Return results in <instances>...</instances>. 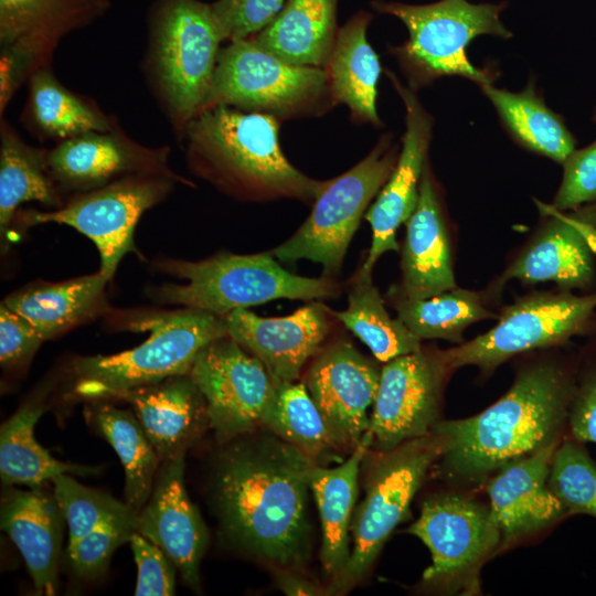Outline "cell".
Segmentation results:
<instances>
[{"mask_svg": "<svg viewBox=\"0 0 596 596\" xmlns=\"http://www.w3.org/2000/svg\"><path fill=\"white\" fill-rule=\"evenodd\" d=\"M225 444L211 482L222 536L274 568L300 571L311 552L308 493L317 464L267 430Z\"/></svg>", "mask_w": 596, "mask_h": 596, "instance_id": "6da1fadb", "label": "cell"}, {"mask_svg": "<svg viewBox=\"0 0 596 596\" xmlns=\"http://www.w3.org/2000/svg\"><path fill=\"white\" fill-rule=\"evenodd\" d=\"M576 385L554 364L522 371L511 389L481 413L434 426L441 477L478 483L504 465L558 440Z\"/></svg>", "mask_w": 596, "mask_h": 596, "instance_id": "7a4b0ae2", "label": "cell"}, {"mask_svg": "<svg viewBox=\"0 0 596 596\" xmlns=\"http://www.w3.org/2000/svg\"><path fill=\"white\" fill-rule=\"evenodd\" d=\"M276 118L214 106L189 124L183 139L192 173L244 202L297 200L313 203L327 180L298 170L285 156Z\"/></svg>", "mask_w": 596, "mask_h": 596, "instance_id": "3957f363", "label": "cell"}, {"mask_svg": "<svg viewBox=\"0 0 596 596\" xmlns=\"http://www.w3.org/2000/svg\"><path fill=\"white\" fill-rule=\"evenodd\" d=\"M224 41L211 3L158 0L149 22L142 67L180 141L206 104Z\"/></svg>", "mask_w": 596, "mask_h": 596, "instance_id": "277c9868", "label": "cell"}, {"mask_svg": "<svg viewBox=\"0 0 596 596\" xmlns=\"http://www.w3.org/2000/svg\"><path fill=\"white\" fill-rule=\"evenodd\" d=\"M507 1L471 3L468 0H440L428 4H407L373 0L371 7L379 13L400 19L408 31V39L400 45H389L414 92L434 84L443 77L460 76L477 84H493L500 72L496 66L476 67L469 60L467 47L479 35H493L503 40L513 36L501 21Z\"/></svg>", "mask_w": 596, "mask_h": 596, "instance_id": "5b68a950", "label": "cell"}, {"mask_svg": "<svg viewBox=\"0 0 596 596\" xmlns=\"http://www.w3.org/2000/svg\"><path fill=\"white\" fill-rule=\"evenodd\" d=\"M139 324L150 334L141 344L110 355L77 358L73 363L75 398L98 402L174 375L189 374L200 351L228 336L223 317L184 308L151 316Z\"/></svg>", "mask_w": 596, "mask_h": 596, "instance_id": "8992f818", "label": "cell"}, {"mask_svg": "<svg viewBox=\"0 0 596 596\" xmlns=\"http://www.w3.org/2000/svg\"><path fill=\"white\" fill-rule=\"evenodd\" d=\"M160 269L183 284H166L156 299L225 317L276 299H326L337 297L340 286L331 277L310 278L292 274L273 255L222 253L199 262L164 260Z\"/></svg>", "mask_w": 596, "mask_h": 596, "instance_id": "52a82bcc", "label": "cell"}, {"mask_svg": "<svg viewBox=\"0 0 596 596\" xmlns=\"http://www.w3.org/2000/svg\"><path fill=\"white\" fill-rule=\"evenodd\" d=\"M214 106L265 114L283 123L321 117L337 103L322 67L290 64L246 38L220 50L203 110Z\"/></svg>", "mask_w": 596, "mask_h": 596, "instance_id": "ba28073f", "label": "cell"}, {"mask_svg": "<svg viewBox=\"0 0 596 596\" xmlns=\"http://www.w3.org/2000/svg\"><path fill=\"white\" fill-rule=\"evenodd\" d=\"M400 151L392 132L381 135L360 162L327 180L307 220L273 249L274 256L284 263L309 259L322 266L326 277L338 275L361 219L391 177Z\"/></svg>", "mask_w": 596, "mask_h": 596, "instance_id": "9c48e42d", "label": "cell"}, {"mask_svg": "<svg viewBox=\"0 0 596 596\" xmlns=\"http://www.w3.org/2000/svg\"><path fill=\"white\" fill-rule=\"evenodd\" d=\"M439 454L433 432L377 451L366 476L364 497L353 513L350 557L333 578L331 594L349 590L365 576L390 534L407 517L412 500Z\"/></svg>", "mask_w": 596, "mask_h": 596, "instance_id": "30bf717a", "label": "cell"}, {"mask_svg": "<svg viewBox=\"0 0 596 596\" xmlns=\"http://www.w3.org/2000/svg\"><path fill=\"white\" fill-rule=\"evenodd\" d=\"M182 181L164 175H135L74 194L51 211L17 212L25 227L43 223L68 225L97 247L99 272L110 281L123 257L138 253L134 234L141 215L162 202ZM14 217V219H15Z\"/></svg>", "mask_w": 596, "mask_h": 596, "instance_id": "8fae6325", "label": "cell"}, {"mask_svg": "<svg viewBox=\"0 0 596 596\" xmlns=\"http://www.w3.org/2000/svg\"><path fill=\"white\" fill-rule=\"evenodd\" d=\"M595 309L596 292L529 296L505 308L492 329L456 348L438 351L439 356L447 372L465 365L489 371L515 354L579 333Z\"/></svg>", "mask_w": 596, "mask_h": 596, "instance_id": "7c38bea8", "label": "cell"}, {"mask_svg": "<svg viewBox=\"0 0 596 596\" xmlns=\"http://www.w3.org/2000/svg\"><path fill=\"white\" fill-rule=\"evenodd\" d=\"M407 532L432 555L423 583L447 590L475 592L480 566L501 547V533L489 507L457 494L426 500Z\"/></svg>", "mask_w": 596, "mask_h": 596, "instance_id": "4fadbf2b", "label": "cell"}, {"mask_svg": "<svg viewBox=\"0 0 596 596\" xmlns=\"http://www.w3.org/2000/svg\"><path fill=\"white\" fill-rule=\"evenodd\" d=\"M108 0H0V114L17 89L71 32L109 8Z\"/></svg>", "mask_w": 596, "mask_h": 596, "instance_id": "5bb4252c", "label": "cell"}, {"mask_svg": "<svg viewBox=\"0 0 596 596\" xmlns=\"http://www.w3.org/2000/svg\"><path fill=\"white\" fill-rule=\"evenodd\" d=\"M189 374L205 400L210 428L220 443L262 427L275 382L264 364L231 337L206 344Z\"/></svg>", "mask_w": 596, "mask_h": 596, "instance_id": "9a60e30c", "label": "cell"}, {"mask_svg": "<svg viewBox=\"0 0 596 596\" xmlns=\"http://www.w3.org/2000/svg\"><path fill=\"white\" fill-rule=\"evenodd\" d=\"M447 373L438 351L421 349L385 362L370 415V448L387 451L432 433Z\"/></svg>", "mask_w": 596, "mask_h": 596, "instance_id": "2e32d148", "label": "cell"}, {"mask_svg": "<svg viewBox=\"0 0 596 596\" xmlns=\"http://www.w3.org/2000/svg\"><path fill=\"white\" fill-rule=\"evenodd\" d=\"M169 146L149 147L130 138L118 124L108 131H91L47 149L50 175L61 193L87 192L135 175H164L192 182L169 166Z\"/></svg>", "mask_w": 596, "mask_h": 596, "instance_id": "e0dca14e", "label": "cell"}, {"mask_svg": "<svg viewBox=\"0 0 596 596\" xmlns=\"http://www.w3.org/2000/svg\"><path fill=\"white\" fill-rule=\"evenodd\" d=\"M381 376L379 365L351 343L339 340L321 349L309 366L305 386L338 450H353L370 427Z\"/></svg>", "mask_w": 596, "mask_h": 596, "instance_id": "ac0fdd59", "label": "cell"}, {"mask_svg": "<svg viewBox=\"0 0 596 596\" xmlns=\"http://www.w3.org/2000/svg\"><path fill=\"white\" fill-rule=\"evenodd\" d=\"M405 108V131L396 166L364 217L372 230V243L360 267L372 273L379 258L398 251L396 232L414 212L421 179L433 139L434 118L421 103L417 93L404 85L390 70H384Z\"/></svg>", "mask_w": 596, "mask_h": 596, "instance_id": "d6986e66", "label": "cell"}, {"mask_svg": "<svg viewBox=\"0 0 596 596\" xmlns=\"http://www.w3.org/2000/svg\"><path fill=\"white\" fill-rule=\"evenodd\" d=\"M184 456L163 461L151 494L137 513V532L159 546L184 583L198 590L200 564L209 543L207 528L184 485Z\"/></svg>", "mask_w": 596, "mask_h": 596, "instance_id": "ffe728a7", "label": "cell"}, {"mask_svg": "<svg viewBox=\"0 0 596 596\" xmlns=\"http://www.w3.org/2000/svg\"><path fill=\"white\" fill-rule=\"evenodd\" d=\"M330 310L312 302L285 317L265 318L238 308L224 317L227 334L256 356L275 383L295 382L328 337Z\"/></svg>", "mask_w": 596, "mask_h": 596, "instance_id": "44dd1931", "label": "cell"}, {"mask_svg": "<svg viewBox=\"0 0 596 596\" xmlns=\"http://www.w3.org/2000/svg\"><path fill=\"white\" fill-rule=\"evenodd\" d=\"M550 217L539 236L515 259L498 281H553L564 288L585 287L594 275L596 204L564 215L541 206Z\"/></svg>", "mask_w": 596, "mask_h": 596, "instance_id": "7402d4cb", "label": "cell"}, {"mask_svg": "<svg viewBox=\"0 0 596 596\" xmlns=\"http://www.w3.org/2000/svg\"><path fill=\"white\" fill-rule=\"evenodd\" d=\"M558 446L552 441L501 467L488 485L490 513L501 533V547L566 515L547 479Z\"/></svg>", "mask_w": 596, "mask_h": 596, "instance_id": "603a6c76", "label": "cell"}, {"mask_svg": "<svg viewBox=\"0 0 596 596\" xmlns=\"http://www.w3.org/2000/svg\"><path fill=\"white\" fill-rule=\"evenodd\" d=\"M0 523L22 555L36 592L54 595L66 523L54 492L8 486L1 497Z\"/></svg>", "mask_w": 596, "mask_h": 596, "instance_id": "cb8c5ba5", "label": "cell"}, {"mask_svg": "<svg viewBox=\"0 0 596 596\" xmlns=\"http://www.w3.org/2000/svg\"><path fill=\"white\" fill-rule=\"evenodd\" d=\"M402 283L393 288L407 298H427L456 288L441 198L427 161L417 205L406 221Z\"/></svg>", "mask_w": 596, "mask_h": 596, "instance_id": "d4e9b609", "label": "cell"}, {"mask_svg": "<svg viewBox=\"0 0 596 596\" xmlns=\"http://www.w3.org/2000/svg\"><path fill=\"white\" fill-rule=\"evenodd\" d=\"M131 405L161 462L187 449L209 426L205 400L190 374L120 394Z\"/></svg>", "mask_w": 596, "mask_h": 596, "instance_id": "484cf974", "label": "cell"}, {"mask_svg": "<svg viewBox=\"0 0 596 596\" xmlns=\"http://www.w3.org/2000/svg\"><path fill=\"white\" fill-rule=\"evenodd\" d=\"M372 14L356 12L338 30L331 53L322 67L337 105L347 106L351 121L383 128L377 113V85L382 65L366 32Z\"/></svg>", "mask_w": 596, "mask_h": 596, "instance_id": "4316f807", "label": "cell"}, {"mask_svg": "<svg viewBox=\"0 0 596 596\" xmlns=\"http://www.w3.org/2000/svg\"><path fill=\"white\" fill-rule=\"evenodd\" d=\"M107 283L99 270L58 283L39 281L7 296L2 304L25 318L46 341L104 312Z\"/></svg>", "mask_w": 596, "mask_h": 596, "instance_id": "83f0119b", "label": "cell"}, {"mask_svg": "<svg viewBox=\"0 0 596 596\" xmlns=\"http://www.w3.org/2000/svg\"><path fill=\"white\" fill-rule=\"evenodd\" d=\"M370 446L371 435L366 432L342 464L332 468L313 465L310 470V490L316 498L321 523V563L333 578L342 572L350 557L349 531L358 498L360 466Z\"/></svg>", "mask_w": 596, "mask_h": 596, "instance_id": "f1b7e54d", "label": "cell"}, {"mask_svg": "<svg viewBox=\"0 0 596 596\" xmlns=\"http://www.w3.org/2000/svg\"><path fill=\"white\" fill-rule=\"evenodd\" d=\"M338 0H286L273 20L249 36L295 65L323 67L333 47Z\"/></svg>", "mask_w": 596, "mask_h": 596, "instance_id": "f546056e", "label": "cell"}, {"mask_svg": "<svg viewBox=\"0 0 596 596\" xmlns=\"http://www.w3.org/2000/svg\"><path fill=\"white\" fill-rule=\"evenodd\" d=\"M481 93L494 107L502 128L520 147L563 164L576 149V139L564 118L544 102L531 75L520 92L480 86Z\"/></svg>", "mask_w": 596, "mask_h": 596, "instance_id": "4dcf8cb0", "label": "cell"}, {"mask_svg": "<svg viewBox=\"0 0 596 596\" xmlns=\"http://www.w3.org/2000/svg\"><path fill=\"white\" fill-rule=\"evenodd\" d=\"M51 384L36 389L0 429V476L8 486L42 487L62 473L92 475L95 467L57 460L34 437V427L47 408Z\"/></svg>", "mask_w": 596, "mask_h": 596, "instance_id": "1f68e13d", "label": "cell"}, {"mask_svg": "<svg viewBox=\"0 0 596 596\" xmlns=\"http://www.w3.org/2000/svg\"><path fill=\"white\" fill-rule=\"evenodd\" d=\"M28 82L21 121L39 139L60 142L91 131H108L119 124L95 102L65 87L50 65L36 70Z\"/></svg>", "mask_w": 596, "mask_h": 596, "instance_id": "d6a6232c", "label": "cell"}, {"mask_svg": "<svg viewBox=\"0 0 596 596\" xmlns=\"http://www.w3.org/2000/svg\"><path fill=\"white\" fill-rule=\"evenodd\" d=\"M35 201L61 207L63 194L50 175L47 149L25 142L3 118L0 119V232L6 235L18 207Z\"/></svg>", "mask_w": 596, "mask_h": 596, "instance_id": "836d02e7", "label": "cell"}, {"mask_svg": "<svg viewBox=\"0 0 596 596\" xmlns=\"http://www.w3.org/2000/svg\"><path fill=\"white\" fill-rule=\"evenodd\" d=\"M87 415L118 455L125 470V502L137 513L148 501L161 460L137 416L93 402Z\"/></svg>", "mask_w": 596, "mask_h": 596, "instance_id": "e575fe53", "label": "cell"}, {"mask_svg": "<svg viewBox=\"0 0 596 596\" xmlns=\"http://www.w3.org/2000/svg\"><path fill=\"white\" fill-rule=\"evenodd\" d=\"M330 313L352 331L381 362L419 351L421 339L385 309L383 298L373 285L372 273L359 269L351 279L348 307Z\"/></svg>", "mask_w": 596, "mask_h": 596, "instance_id": "d590c367", "label": "cell"}, {"mask_svg": "<svg viewBox=\"0 0 596 596\" xmlns=\"http://www.w3.org/2000/svg\"><path fill=\"white\" fill-rule=\"evenodd\" d=\"M397 318L418 339L462 342L464 330L473 322L498 318L475 291L454 288L427 298H407L391 289Z\"/></svg>", "mask_w": 596, "mask_h": 596, "instance_id": "8d00e7d4", "label": "cell"}, {"mask_svg": "<svg viewBox=\"0 0 596 596\" xmlns=\"http://www.w3.org/2000/svg\"><path fill=\"white\" fill-rule=\"evenodd\" d=\"M260 428L298 448L317 465L338 450L304 383H275Z\"/></svg>", "mask_w": 596, "mask_h": 596, "instance_id": "74e56055", "label": "cell"}, {"mask_svg": "<svg viewBox=\"0 0 596 596\" xmlns=\"http://www.w3.org/2000/svg\"><path fill=\"white\" fill-rule=\"evenodd\" d=\"M549 487L566 514H587L596 519V465L582 441L573 438L554 451Z\"/></svg>", "mask_w": 596, "mask_h": 596, "instance_id": "f35d334b", "label": "cell"}, {"mask_svg": "<svg viewBox=\"0 0 596 596\" xmlns=\"http://www.w3.org/2000/svg\"><path fill=\"white\" fill-rule=\"evenodd\" d=\"M51 481L67 525V545L76 543L99 525L134 511L126 502L83 486L71 473L58 475Z\"/></svg>", "mask_w": 596, "mask_h": 596, "instance_id": "ab89813d", "label": "cell"}, {"mask_svg": "<svg viewBox=\"0 0 596 596\" xmlns=\"http://www.w3.org/2000/svg\"><path fill=\"white\" fill-rule=\"evenodd\" d=\"M137 532V512L113 519L72 545L67 556L76 575L95 578L105 573L114 552Z\"/></svg>", "mask_w": 596, "mask_h": 596, "instance_id": "60d3db41", "label": "cell"}, {"mask_svg": "<svg viewBox=\"0 0 596 596\" xmlns=\"http://www.w3.org/2000/svg\"><path fill=\"white\" fill-rule=\"evenodd\" d=\"M592 120L596 124V108ZM563 168L562 182L551 207L562 212L596 202V139L582 149H575Z\"/></svg>", "mask_w": 596, "mask_h": 596, "instance_id": "b9f144b4", "label": "cell"}, {"mask_svg": "<svg viewBox=\"0 0 596 596\" xmlns=\"http://www.w3.org/2000/svg\"><path fill=\"white\" fill-rule=\"evenodd\" d=\"M129 544L138 568L135 595H173L178 570L171 558L159 546L138 532L131 535Z\"/></svg>", "mask_w": 596, "mask_h": 596, "instance_id": "7bdbcfd3", "label": "cell"}, {"mask_svg": "<svg viewBox=\"0 0 596 596\" xmlns=\"http://www.w3.org/2000/svg\"><path fill=\"white\" fill-rule=\"evenodd\" d=\"M286 0H217L211 3L225 41L249 38L266 26Z\"/></svg>", "mask_w": 596, "mask_h": 596, "instance_id": "ee69618b", "label": "cell"}, {"mask_svg": "<svg viewBox=\"0 0 596 596\" xmlns=\"http://www.w3.org/2000/svg\"><path fill=\"white\" fill-rule=\"evenodd\" d=\"M43 342L44 339L25 318L1 304L0 363L3 368L26 364Z\"/></svg>", "mask_w": 596, "mask_h": 596, "instance_id": "f6af8a7d", "label": "cell"}, {"mask_svg": "<svg viewBox=\"0 0 596 596\" xmlns=\"http://www.w3.org/2000/svg\"><path fill=\"white\" fill-rule=\"evenodd\" d=\"M567 424L573 438L596 444V371L576 385Z\"/></svg>", "mask_w": 596, "mask_h": 596, "instance_id": "bcb514c9", "label": "cell"}, {"mask_svg": "<svg viewBox=\"0 0 596 596\" xmlns=\"http://www.w3.org/2000/svg\"><path fill=\"white\" fill-rule=\"evenodd\" d=\"M297 570L275 567L276 583L286 595H327L331 594L318 583L310 581Z\"/></svg>", "mask_w": 596, "mask_h": 596, "instance_id": "7dc6e473", "label": "cell"}]
</instances>
